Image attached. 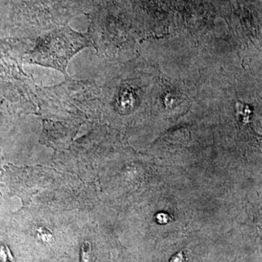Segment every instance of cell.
Masks as SVG:
<instances>
[{"label": "cell", "instance_id": "3957f363", "mask_svg": "<svg viewBox=\"0 0 262 262\" xmlns=\"http://www.w3.org/2000/svg\"><path fill=\"white\" fill-rule=\"evenodd\" d=\"M81 262H91V246L84 242L81 248Z\"/></svg>", "mask_w": 262, "mask_h": 262}, {"label": "cell", "instance_id": "7a4b0ae2", "mask_svg": "<svg viewBox=\"0 0 262 262\" xmlns=\"http://www.w3.org/2000/svg\"><path fill=\"white\" fill-rule=\"evenodd\" d=\"M0 261L15 262V258L10 252L9 248L5 245L0 247Z\"/></svg>", "mask_w": 262, "mask_h": 262}, {"label": "cell", "instance_id": "5b68a950", "mask_svg": "<svg viewBox=\"0 0 262 262\" xmlns=\"http://www.w3.org/2000/svg\"><path fill=\"white\" fill-rule=\"evenodd\" d=\"M184 254H183L182 251H180V252L174 255L170 260V262H184Z\"/></svg>", "mask_w": 262, "mask_h": 262}, {"label": "cell", "instance_id": "277c9868", "mask_svg": "<svg viewBox=\"0 0 262 262\" xmlns=\"http://www.w3.org/2000/svg\"><path fill=\"white\" fill-rule=\"evenodd\" d=\"M173 220L171 217L168 214L165 213H159L156 215V220L158 223L160 225H165V224L168 223L170 221Z\"/></svg>", "mask_w": 262, "mask_h": 262}, {"label": "cell", "instance_id": "6da1fadb", "mask_svg": "<svg viewBox=\"0 0 262 262\" xmlns=\"http://www.w3.org/2000/svg\"><path fill=\"white\" fill-rule=\"evenodd\" d=\"M92 46L91 40L72 29H57L39 38L32 51L26 56V61L61 72L70 79L67 68L77 53Z\"/></svg>", "mask_w": 262, "mask_h": 262}]
</instances>
